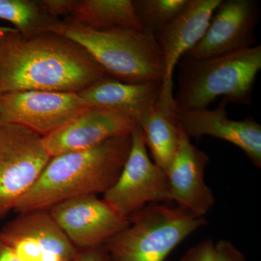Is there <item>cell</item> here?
Masks as SVG:
<instances>
[{
	"mask_svg": "<svg viewBox=\"0 0 261 261\" xmlns=\"http://www.w3.org/2000/svg\"><path fill=\"white\" fill-rule=\"evenodd\" d=\"M110 77L80 44L50 32L22 34L0 27V94L79 93Z\"/></svg>",
	"mask_w": 261,
	"mask_h": 261,
	"instance_id": "cell-1",
	"label": "cell"
},
{
	"mask_svg": "<svg viewBox=\"0 0 261 261\" xmlns=\"http://www.w3.org/2000/svg\"><path fill=\"white\" fill-rule=\"evenodd\" d=\"M130 146L132 134L115 137L92 148L51 157L13 211L18 214L48 210L73 197L104 194L118 179Z\"/></svg>",
	"mask_w": 261,
	"mask_h": 261,
	"instance_id": "cell-2",
	"label": "cell"
},
{
	"mask_svg": "<svg viewBox=\"0 0 261 261\" xmlns=\"http://www.w3.org/2000/svg\"><path fill=\"white\" fill-rule=\"evenodd\" d=\"M48 32L80 44L114 80L127 84L162 82V58L151 33L126 27L98 30L68 18Z\"/></svg>",
	"mask_w": 261,
	"mask_h": 261,
	"instance_id": "cell-3",
	"label": "cell"
},
{
	"mask_svg": "<svg viewBox=\"0 0 261 261\" xmlns=\"http://www.w3.org/2000/svg\"><path fill=\"white\" fill-rule=\"evenodd\" d=\"M178 65L176 111L208 108L219 97L228 103L250 106L261 69V45L205 59L183 56Z\"/></svg>",
	"mask_w": 261,
	"mask_h": 261,
	"instance_id": "cell-4",
	"label": "cell"
},
{
	"mask_svg": "<svg viewBox=\"0 0 261 261\" xmlns=\"http://www.w3.org/2000/svg\"><path fill=\"white\" fill-rule=\"evenodd\" d=\"M128 220L129 226L105 244L109 261H166L185 239L207 224L205 217L168 204H149Z\"/></svg>",
	"mask_w": 261,
	"mask_h": 261,
	"instance_id": "cell-5",
	"label": "cell"
},
{
	"mask_svg": "<svg viewBox=\"0 0 261 261\" xmlns=\"http://www.w3.org/2000/svg\"><path fill=\"white\" fill-rule=\"evenodd\" d=\"M51 158L40 135L0 121V219L14 211Z\"/></svg>",
	"mask_w": 261,
	"mask_h": 261,
	"instance_id": "cell-6",
	"label": "cell"
},
{
	"mask_svg": "<svg viewBox=\"0 0 261 261\" xmlns=\"http://www.w3.org/2000/svg\"><path fill=\"white\" fill-rule=\"evenodd\" d=\"M103 195V200L125 219L149 204L172 203L167 174L149 159L138 125L132 132V146L123 169Z\"/></svg>",
	"mask_w": 261,
	"mask_h": 261,
	"instance_id": "cell-7",
	"label": "cell"
},
{
	"mask_svg": "<svg viewBox=\"0 0 261 261\" xmlns=\"http://www.w3.org/2000/svg\"><path fill=\"white\" fill-rule=\"evenodd\" d=\"M88 106L75 92L24 91L0 94V121L44 137L60 129Z\"/></svg>",
	"mask_w": 261,
	"mask_h": 261,
	"instance_id": "cell-8",
	"label": "cell"
},
{
	"mask_svg": "<svg viewBox=\"0 0 261 261\" xmlns=\"http://www.w3.org/2000/svg\"><path fill=\"white\" fill-rule=\"evenodd\" d=\"M221 0H188L171 23L154 35L163 65V75L157 106L174 112L173 74L178 62L200 40Z\"/></svg>",
	"mask_w": 261,
	"mask_h": 261,
	"instance_id": "cell-9",
	"label": "cell"
},
{
	"mask_svg": "<svg viewBox=\"0 0 261 261\" xmlns=\"http://www.w3.org/2000/svg\"><path fill=\"white\" fill-rule=\"evenodd\" d=\"M48 211L79 251L105 245L130 224L94 195L62 201Z\"/></svg>",
	"mask_w": 261,
	"mask_h": 261,
	"instance_id": "cell-10",
	"label": "cell"
},
{
	"mask_svg": "<svg viewBox=\"0 0 261 261\" xmlns=\"http://www.w3.org/2000/svg\"><path fill=\"white\" fill-rule=\"evenodd\" d=\"M260 8L254 0H221L205 34L185 57L205 59L255 46Z\"/></svg>",
	"mask_w": 261,
	"mask_h": 261,
	"instance_id": "cell-11",
	"label": "cell"
},
{
	"mask_svg": "<svg viewBox=\"0 0 261 261\" xmlns=\"http://www.w3.org/2000/svg\"><path fill=\"white\" fill-rule=\"evenodd\" d=\"M0 236L21 261H73L80 252L48 210L18 214Z\"/></svg>",
	"mask_w": 261,
	"mask_h": 261,
	"instance_id": "cell-12",
	"label": "cell"
},
{
	"mask_svg": "<svg viewBox=\"0 0 261 261\" xmlns=\"http://www.w3.org/2000/svg\"><path fill=\"white\" fill-rule=\"evenodd\" d=\"M227 99L223 98L215 109L176 111L182 129L199 140L209 136L233 144L243 149L252 164L261 167V126L252 117L235 121L228 118Z\"/></svg>",
	"mask_w": 261,
	"mask_h": 261,
	"instance_id": "cell-13",
	"label": "cell"
},
{
	"mask_svg": "<svg viewBox=\"0 0 261 261\" xmlns=\"http://www.w3.org/2000/svg\"><path fill=\"white\" fill-rule=\"evenodd\" d=\"M190 140L181 126L177 152L166 174L173 202L197 217H205L215 203L204 177L209 158Z\"/></svg>",
	"mask_w": 261,
	"mask_h": 261,
	"instance_id": "cell-14",
	"label": "cell"
},
{
	"mask_svg": "<svg viewBox=\"0 0 261 261\" xmlns=\"http://www.w3.org/2000/svg\"><path fill=\"white\" fill-rule=\"evenodd\" d=\"M137 126L135 121L118 113L89 107L60 129L42 137L43 144L49 155L54 157L130 135Z\"/></svg>",
	"mask_w": 261,
	"mask_h": 261,
	"instance_id": "cell-15",
	"label": "cell"
},
{
	"mask_svg": "<svg viewBox=\"0 0 261 261\" xmlns=\"http://www.w3.org/2000/svg\"><path fill=\"white\" fill-rule=\"evenodd\" d=\"M161 87L160 82L127 84L107 77L79 94L88 107L118 113L138 125L155 108Z\"/></svg>",
	"mask_w": 261,
	"mask_h": 261,
	"instance_id": "cell-16",
	"label": "cell"
},
{
	"mask_svg": "<svg viewBox=\"0 0 261 261\" xmlns=\"http://www.w3.org/2000/svg\"><path fill=\"white\" fill-rule=\"evenodd\" d=\"M153 162L165 171L172 163L179 145L181 126L176 112L155 108L139 123Z\"/></svg>",
	"mask_w": 261,
	"mask_h": 261,
	"instance_id": "cell-17",
	"label": "cell"
},
{
	"mask_svg": "<svg viewBox=\"0 0 261 261\" xmlns=\"http://www.w3.org/2000/svg\"><path fill=\"white\" fill-rule=\"evenodd\" d=\"M67 18L98 30L126 27L144 31L132 0H76Z\"/></svg>",
	"mask_w": 261,
	"mask_h": 261,
	"instance_id": "cell-18",
	"label": "cell"
},
{
	"mask_svg": "<svg viewBox=\"0 0 261 261\" xmlns=\"http://www.w3.org/2000/svg\"><path fill=\"white\" fill-rule=\"evenodd\" d=\"M0 19L24 34L48 32L61 20L49 14L42 0H0Z\"/></svg>",
	"mask_w": 261,
	"mask_h": 261,
	"instance_id": "cell-19",
	"label": "cell"
},
{
	"mask_svg": "<svg viewBox=\"0 0 261 261\" xmlns=\"http://www.w3.org/2000/svg\"><path fill=\"white\" fill-rule=\"evenodd\" d=\"M188 0H132L144 31L155 35L186 7Z\"/></svg>",
	"mask_w": 261,
	"mask_h": 261,
	"instance_id": "cell-20",
	"label": "cell"
},
{
	"mask_svg": "<svg viewBox=\"0 0 261 261\" xmlns=\"http://www.w3.org/2000/svg\"><path fill=\"white\" fill-rule=\"evenodd\" d=\"M181 261H216L214 242L207 239L190 247L184 254Z\"/></svg>",
	"mask_w": 261,
	"mask_h": 261,
	"instance_id": "cell-21",
	"label": "cell"
},
{
	"mask_svg": "<svg viewBox=\"0 0 261 261\" xmlns=\"http://www.w3.org/2000/svg\"><path fill=\"white\" fill-rule=\"evenodd\" d=\"M215 247L216 261H247L243 252L228 240H220Z\"/></svg>",
	"mask_w": 261,
	"mask_h": 261,
	"instance_id": "cell-22",
	"label": "cell"
},
{
	"mask_svg": "<svg viewBox=\"0 0 261 261\" xmlns=\"http://www.w3.org/2000/svg\"><path fill=\"white\" fill-rule=\"evenodd\" d=\"M76 0H42L44 8L55 18H68L73 12Z\"/></svg>",
	"mask_w": 261,
	"mask_h": 261,
	"instance_id": "cell-23",
	"label": "cell"
},
{
	"mask_svg": "<svg viewBox=\"0 0 261 261\" xmlns=\"http://www.w3.org/2000/svg\"><path fill=\"white\" fill-rule=\"evenodd\" d=\"M73 261H109V255L106 246L102 245L79 252Z\"/></svg>",
	"mask_w": 261,
	"mask_h": 261,
	"instance_id": "cell-24",
	"label": "cell"
},
{
	"mask_svg": "<svg viewBox=\"0 0 261 261\" xmlns=\"http://www.w3.org/2000/svg\"><path fill=\"white\" fill-rule=\"evenodd\" d=\"M0 261H21L14 250L0 236Z\"/></svg>",
	"mask_w": 261,
	"mask_h": 261,
	"instance_id": "cell-25",
	"label": "cell"
}]
</instances>
